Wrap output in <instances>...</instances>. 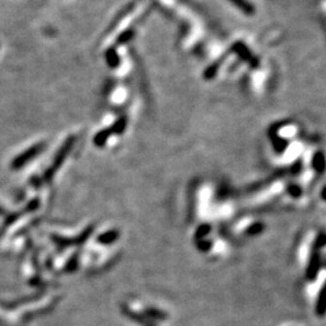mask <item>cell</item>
<instances>
[{"label":"cell","mask_w":326,"mask_h":326,"mask_svg":"<svg viewBox=\"0 0 326 326\" xmlns=\"http://www.w3.org/2000/svg\"><path fill=\"white\" fill-rule=\"evenodd\" d=\"M320 266H322V259H320L319 249L313 248L312 255H310V264H308L307 269H306V277H307L308 280H314V279L317 278Z\"/></svg>","instance_id":"cell-1"},{"label":"cell","mask_w":326,"mask_h":326,"mask_svg":"<svg viewBox=\"0 0 326 326\" xmlns=\"http://www.w3.org/2000/svg\"><path fill=\"white\" fill-rule=\"evenodd\" d=\"M232 51H234V52H236L237 55L242 58V60L249 63L251 67L255 68L259 65L257 58H255L254 56H252V53L250 52L248 46H245L243 43H241V41H238V43H236L233 46H232Z\"/></svg>","instance_id":"cell-2"},{"label":"cell","mask_w":326,"mask_h":326,"mask_svg":"<svg viewBox=\"0 0 326 326\" xmlns=\"http://www.w3.org/2000/svg\"><path fill=\"white\" fill-rule=\"evenodd\" d=\"M41 149H43L41 148V145H36V146H33L31 149H29V150L26 151L24 154H22V155L19 156V157H17V160L14 161V163H12L14 168H19V167L23 166L24 163L28 162L29 160L35 157V156L40 153Z\"/></svg>","instance_id":"cell-3"},{"label":"cell","mask_w":326,"mask_h":326,"mask_svg":"<svg viewBox=\"0 0 326 326\" xmlns=\"http://www.w3.org/2000/svg\"><path fill=\"white\" fill-rule=\"evenodd\" d=\"M315 313L318 317L326 315V281L320 289V293L318 295L317 303H315Z\"/></svg>","instance_id":"cell-4"},{"label":"cell","mask_w":326,"mask_h":326,"mask_svg":"<svg viewBox=\"0 0 326 326\" xmlns=\"http://www.w3.org/2000/svg\"><path fill=\"white\" fill-rule=\"evenodd\" d=\"M269 137H271V141H272V144H273L274 150H276L278 154L284 153V151L288 149L289 141L286 140V139L281 138L280 136H278V133H277V132H272L271 131V132H269Z\"/></svg>","instance_id":"cell-5"},{"label":"cell","mask_w":326,"mask_h":326,"mask_svg":"<svg viewBox=\"0 0 326 326\" xmlns=\"http://www.w3.org/2000/svg\"><path fill=\"white\" fill-rule=\"evenodd\" d=\"M312 166H313V169H314V171H317L318 174L325 173V171H326L325 154L322 153V151H318V153H315L314 156H313Z\"/></svg>","instance_id":"cell-6"},{"label":"cell","mask_w":326,"mask_h":326,"mask_svg":"<svg viewBox=\"0 0 326 326\" xmlns=\"http://www.w3.org/2000/svg\"><path fill=\"white\" fill-rule=\"evenodd\" d=\"M233 6L241 10L247 16H252L255 14V6L249 1V0H229Z\"/></svg>","instance_id":"cell-7"},{"label":"cell","mask_w":326,"mask_h":326,"mask_svg":"<svg viewBox=\"0 0 326 326\" xmlns=\"http://www.w3.org/2000/svg\"><path fill=\"white\" fill-rule=\"evenodd\" d=\"M221 63H222V60H219V62L213 63V64L210 65V67H208L207 69H205V72H204V78H205V79H208V80L213 79V78H214L215 75H217V69H219V67H220V64H221Z\"/></svg>","instance_id":"cell-8"},{"label":"cell","mask_w":326,"mask_h":326,"mask_svg":"<svg viewBox=\"0 0 326 326\" xmlns=\"http://www.w3.org/2000/svg\"><path fill=\"white\" fill-rule=\"evenodd\" d=\"M110 134H112V132H111V129H105V131H102V132H99V133L97 134V136H95V139H94V143H95V145H98V146H102L103 144L105 143V141H107V139L109 138L110 137Z\"/></svg>","instance_id":"cell-9"},{"label":"cell","mask_w":326,"mask_h":326,"mask_svg":"<svg viewBox=\"0 0 326 326\" xmlns=\"http://www.w3.org/2000/svg\"><path fill=\"white\" fill-rule=\"evenodd\" d=\"M264 230V226L261 224V222H255V224L250 225L245 232H247L248 236H256V234L261 233Z\"/></svg>","instance_id":"cell-10"},{"label":"cell","mask_w":326,"mask_h":326,"mask_svg":"<svg viewBox=\"0 0 326 326\" xmlns=\"http://www.w3.org/2000/svg\"><path fill=\"white\" fill-rule=\"evenodd\" d=\"M286 191L293 198H300L301 195H302V188L297 184H289Z\"/></svg>","instance_id":"cell-11"},{"label":"cell","mask_w":326,"mask_h":326,"mask_svg":"<svg viewBox=\"0 0 326 326\" xmlns=\"http://www.w3.org/2000/svg\"><path fill=\"white\" fill-rule=\"evenodd\" d=\"M124 127H126V119L124 117H122V119H120L119 121L116 122V124H114V126L111 127V132L112 134L114 133H122V132L124 131Z\"/></svg>","instance_id":"cell-12"},{"label":"cell","mask_w":326,"mask_h":326,"mask_svg":"<svg viewBox=\"0 0 326 326\" xmlns=\"http://www.w3.org/2000/svg\"><path fill=\"white\" fill-rule=\"evenodd\" d=\"M210 230H212V226H210L209 224L201 225V226L197 229V231H196V237H197V238H202V237L207 236V234L209 233Z\"/></svg>","instance_id":"cell-13"},{"label":"cell","mask_w":326,"mask_h":326,"mask_svg":"<svg viewBox=\"0 0 326 326\" xmlns=\"http://www.w3.org/2000/svg\"><path fill=\"white\" fill-rule=\"evenodd\" d=\"M107 60H108V63H109V65H111V67H116V65L119 64V57H117L116 52H115L114 50L108 51Z\"/></svg>","instance_id":"cell-14"},{"label":"cell","mask_w":326,"mask_h":326,"mask_svg":"<svg viewBox=\"0 0 326 326\" xmlns=\"http://www.w3.org/2000/svg\"><path fill=\"white\" fill-rule=\"evenodd\" d=\"M325 245H326V233H319L317 238H315L313 248H315V249H320V248L325 247Z\"/></svg>","instance_id":"cell-15"},{"label":"cell","mask_w":326,"mask_h":326,"mask_svg":"<svg viewBox=\"0 0 326 326\" xmlns=\"http://www.w3.org/2000/svg\"><path fill=\"white\" fill-rule=\"evenodd\" d=\"M213 244L210 241H205V239H201L198 241L197 243V248L201 250V251H208V250L212 249Z\"/></svg>","instance_id":"cell-16"},{"label":"cell","mask_w":326,"mask_h":326,"mask_svg":"<svg viewBox=\"0 0 326 326\" xmlns=\"http://www.w3.org/2000/svg\"><path fill=\"white\" fill-rule=\"evenodd\" d=\"M133 35H134V31H124V33L122 34V35L119 38V43H120V44H124V43H127V41H129L132 38H133Z\"/></svg>","instance_id":"cell-17"},{"label":"cell","mask_w":326,"mask_h":326,"mask_svg":"<svg viewBox=\"0 0 326 326\" xmlns=\"http://www.w3.org/2000/svg\"><path fill=\"white\" fill-rule=\"evenodd\" d=\"M320 196H322L323 200L326 201V186H324V188L322 190V193H320Z\"/></svg>","instance_id":"cell-18"}]
</instances>
